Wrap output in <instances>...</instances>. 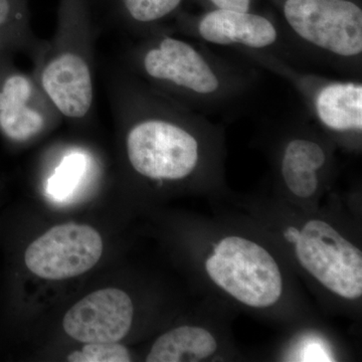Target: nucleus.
I'll return each instance as SVG.
<instances>
[{"label": "nucleus", "mask_w": 362, "mask_h": 362, "mask_svg": "<svg viewBox=\"0 0 362 362\" xmlns=\"http://www.w3.org/2000/svg\"><path fill=\"white\" fill-rule=\"evenodd\" d=\"M116 107L125 127L126 156L136 173L160 183L194 175L202 158L199 134L211 126L206 115L138 78L119 82Z\"/></svg>", "instance_id": "1"}, {"label": "nucleus", "mask_w": 362, "mask_h": 362, "mask_svg": "<svg viewBox=\"0 0 362 362\" xmlns=\"http://www.w3.org/2000/svg\"><path fill=\"white\" fill-rule=\"evenodd\" d=\"M129 59L143 83L204 115L237 106L252 85L244 71L197 44L166 33H152Z\"/></svg>", "instance_id": "2"}, {"label": "nucleus", "mask_w": 362, "mask_h": 362, "mask_svg": "<svg viewBox=\"0 0 362 362\" xmlns=\"http://www.w3.org/2000/svg\"><path fill=\"white\" fill-rule=\"evenodd\" d=\"M93 28L88 0H61L54 37L37 49L35 78L59 115L89 116L94 103Z\"/></svg>", "instance_id": "3"}, {"label": "nucleus", "mask_w": 362, "mask_h": 362, "mask_svg": "<svg viewBox=\"0 0 362 362\" xmlns=\"http://www.w3.org/2000/svg\"><path fill=\"white\" fill-rule=\"evenodd\" d=\"M239 52L287 80L324 129L337 135H361L362 84L358 78L333 80L300 71L271 52Z\"/></svg>", "instance_id": "4"}, {"label": "nucleus", "mask_w": 362, "mask_h": 362, "mask_svg": "<svg viewBox=\"0 0 362 362\" xmlns=\"http://www.w3.org/2000/svg\"><path fill=\"white\" fill-rule=\"evenodd\" d=\"M211 280L238 301L267 308L282 294V276L277 263L264 247L240 237H226L206 259Z\"/></svg>", "instance_id": "5"}, {"label": "nucleus", "mask_w": 362, "mask_h": 362, "mask_svg": "<svg viewBox=\"0 0 362 362\" xmlns=\"http://www.w3.org/2000/svg\"><path fill=\"white\" fill-rule=\"evenodd\" d=\"M300 264L334 294L362 295V254L325 221H309L295 244Z\"/></svg>", "instance_id": "6"}, {"label": "nucleus", "mask_w": 362, "mask_h": 362, "mask_svg": "<svg viewBox=\"0 0 362 362\" xmlns=\"http://www.w3.org/2000/svg\"><path fill=\"white\" fill-rule=\"evenodd\" d=\"M59 115L35 76L18 70L11 56L0 58V133L20 145L44 134Z\"/></svg>", "instance_id": "7"}, {"label": "nucleus", "mask_w": 362, "mask_h": 362, "mask_svg": "<svg viewBox=\"0 0 362 362\" xmlns=\"http://www.w3.org/2000/svg\"><path fill=\"white\" fill-rule=\"evenodd\" d=\"M103 240L92 226L75 223L49 228L26 249L25 265L37 277L66 280L90 270L103 254Z\"/></svg>", "instance_id": "8"}, {"label": "nucleus", "mask_w": 362, "mask_h": 362, "mask_svg": "<svg viewBox=\"0 0 362 362\" xmlns=\"http://www.w3.org/2000/svg\"><path fill=\"white\" fill-rule=\"evenodd\" d=\"M189 37L237 51L267 52L284 58V35L266 16L250 11L213 9L183 25Z\"/></svg>", "instance_id": "9"}, {"label": "nucleus", "mask_w": 362, "mask_h": 362, "mask_svg": "<svg viewBox=\"0 0 362 362\" xmlns=\"http://www.w3.org/2000/svg\"><path fill=\"white\" fill-rule=\"evenodd\" d=\"M133 303L128 294L116 288L90 293L66 312L64 330L84 343L118 342L132 325Z\"/></svg>", "instance_id": "10"}, {"label": "nucleus", "mask_w": 362, "mask_h": 362, "mask_svg": "<svg viewBox=\"0 0 362 362\" xmlns=\"http://www.w3.org/2000/svg\"><path fill=\"white\" fill-rule=\"evenodd\" d=\"M322 144L307 136H296L286 143L281 175L286 187L298 197H311L318 189L319 173L327 163Z\"/></svg>", "instance_id": "11"}, {"label": "nucleus", "mask_w": 362, "mask_h": 362, "mask_svg": "<svg viewBox=\"0 0 362 362\" xmlns=\"http://www.w3.org/2000/svg\"><path fill=\"white\" fill-rule=\"evenodd\" d=\"M216 347V339L209 331L195 326H181L154 342L146 361H202L213 356Z\"/></svg>", "instance_id": "12"}, {"label": "nucleus", "mask_w": 362, "mask_h": 362, "mask_svg": "<svg viewBox=\"0 0 362 362\" xmlns=\"http://www.w3.org/2000/svg\"><path fill=\"white\" fill-rule=\"evenodd\" d=\"M0 35L16 40L23 51H37L42 42L30 30L28 0H0Z\"/></svg>", "instance_id": "13"}, {"label": "nucleus", "mask_w": 362, "mask_h": 362, "mask_svg": "<svg viewBox=\"0 0 362 362\" xmlns=\"http://www.w3.org/2000/svg\"><path fill=\"white\" fill-rule=\"evenodd\" d=\"M88 156L81 151H71L49 177L47 192L52 199L64 201L75 192L88 170Z\"/></svg>", "instance_id": "14"}, {"label": "nucleus", "mask_w": 362, "mask_h": 362, "mask_svg": "<svg viewBox=\"0 0 362 362\" xmlns=\"http://www.w3.org/2000/svg\"><path fill=\"white\" fill-rule=\"evenodd\" d=\"M182 0H121L124 13L132 25L152 26L171 16Z\"/></svg>", "instance_id": "15"}, {"label": "nucleus", "mask_w": 362, "mask_h": 362, "mask_svg": "<svg viewBox=\"0 0 362 362\" xmlns=\"http://www.w3.org/2000/svg\"><path fill=\"white\" fill-rule=\"evenodd\" d=\"M71 362H129V350L117 342L86 343L66 357Z\"/></svg>", "instance_id": "16"}, {"label": "nucleus", "mask_w": 362, "mask_h": 362, "mask_svg": "<svg viewBox=\"0 0 362 362\" xmlns=\"http://www.w3.org/2000/svg\"><path fill=\"white\" fill-rule=\"evenodd\" d=\"M209 1L213 4L214 9L250 11L252 0H209Z\"/></svg>", "instance_id": "17"}, {"label": "nucleus", "mask_w": 362, "mask_h": 362, "mask_svg": "<svg viewBox=\"0 0 362 362\" xmlns=\"http://www.w3.org/2000/svg\"><path fill=\"white\" fill-rule=\"evenodd\" d=\"M18 51H23V47L18 42L0 35V58L13 56V52Z\"/></svg>", "instance_id": "18"}, {"label": "nucleus", "mask_w": 362, "mask_h": 362, "mask_svg": "<svg viewBox=\"0 0 362 362\" xmlns=\"http://www.w3.org/2000/svg\"><path fill=\"white\" fill-rule=\"evenodd\" d=\"M300 233H301V232H300L299 230H297L296 228L290 226V228H288L287 230H286L284 235L288 242L292 243V244H296L298 240H299Z\"/></svg>", "instance_id": "19"}]
</instances>
